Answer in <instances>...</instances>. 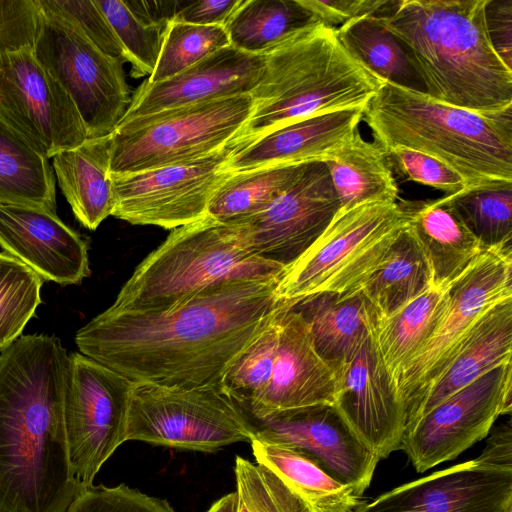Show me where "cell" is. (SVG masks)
<instances>
[{"instance_id":"6da1fadb","label":"cell","mask_w":512,"mask_h":512,"mask_svg":"<svg viewBox=\"0 0 512 512\" xmlns=\"http://www.w3.org/2000/svg\"><path fill=\"white\" fill-rule=\"evenodd\" d=\"M278 278L225 280L165 311L108 307L78 330L75 343L133 382L220 385L236 357L294 305L276 297Z\"/></svg>"},{"instance_id":"7a4b0ae2","label":"cell","mask_w":512,"mask_h":512,"mask_svg":"<svg viewBox=\"0 0 512 512\" xmlns=\"http://www.w3.org/2000/svg\"><path fill=\"white\" fill-rule=\"evenodd\" d=\"M68 369L55 335L21 336L0 351V512H66L85 489L69 462Z\"/></svg>"},{"instance_id":"3957f363","label":"cell","mask_w":512,"mask_h":512,"mask_svg":"<svg viewBox=\"0 0 512 512\" xmlns=\"http://www.w3.org/2000/svg\"><path fill=\"white\" fill-rule=\"evenodd\" d=\"M487 0H400L380 18L432 99L479 113L512 109V68L496 52Z\"/></svg>"},{"instance_id":"277c9868","label":"cell","mask_w":512,"mask_h":512,"mask_svg":"<svg viewBox=\"0 0 512 512\" xmlns=\"http://www.w3.org/2000/svg\"><path fill=\"white\" fill-rule=\"evenodd\" d=\"M264 55L251 115L229 143L234 151L299 119L365 108L384 84L347 50L336 28L317 20Z\"/></svg>"},{"instance_id":"5b68a950","label":"cell","mask_w":512,"mask_h":512,"mask_svg":"<svg viewBox=\"0 0 512 512\" xmlns=\"http://www.w3.org/2000/svg\"><path fill=\"white\" fill-rule=\"evenodd\" d=\"M363 120L384 152L406 147L455 170L467 189L512 183V109L479 113L384 82Z\"/></svg>"},{"instance_id":"8992f818","label":"cell","mask_w":512,"mask_h":512,"mask_svg":"<svg viewBox=\"0 0 512 512\" xmlns=\"http://www.w3.org/2000/svg\"><path fill=\"white\" fill-rule=\"evenodd\" d=\"M283 269L251 250L241 225L206 215L173 229L136 267L109 308L165 311L225 280L274 278Z\"/></svg>"},{"instance_id":"52a82bcc","label":"cell","mask_w":512,"mask_h":512,"mask_svg":"<svg viewBox=\"0 0 512 512\" xmlns=\"http://www.w3.org/2000/svg\"><path fill=\"white\" fill-rule=\"evenodd\" d=\"M405 226L397 202H371L336 214L318 239L282 270L276 297L295 304L323 293L356 292L383 263Z\"/></svg>"},{"instance_id":"ba28073f","label":"cell","mask_w":512,"mask_h":512,"mask_svg":"<svg viewBox=\"0 0 512 512\" xmlns=\"http://www.w3.org/2000/svg\"><path fill=\"white\" fill-rule=\"evenodd\" d=\"M252 108V97L245 94L120 123L112 134L110 173H136L215 153L239 133Z\"/></svg>"},{"instance_id":"9c48e42d","label":"cell","mask_w":512,"mask_h":512,"mask_svg":"<svg viewBox=\"0 0 512 512\" xmlns=\"http://www.w3.org/2000/svg\"><path fill=\"white\" fill-rule=\"evenodd\" d=\"M252 437L248 417L221 385L133 383L126 441L211 453Z\"/></svg>"},{"instance_id":"30bf717a","label":"cell","mask_w":512,"mask_h":512,"mask_svg":"<svg viewBox=\"0 0 512 512\" xmlns=\"http://www.w3.org/2000/svg\"><path fill=\"white\" fill-rule=\"evenodd\" d=\"M38 3L35 57L71 97L88 138L113 134L131 102L124 62L102 52L74 24Z\"/></svg>"},{"instance_id":"8fae6325","label":"cell","mask_w":512,"mask_h":512,"mask_svg":"<svg viewBox=\"0 0 512 512\" xmlns=\"http://www.w3.org/2000/svg\"><path fill=\"white\" fill-rule=\"evenodd\" d=\"M133 383L81 353L69 355L64 425L71 471L85 489L126 441Z\"/></svg>"},{"instance_id":"7c38bea8","label":"cell","mask_w":512,"mask_h":512,"mask_svg":"<svg viewBox=\"0 0 512 512\" xmlns=\"http://www.w3.org/2000/svg\"><path fill=\"white\" fill-rule=\"evenodd\" d=\"M508 299H512L511 247L483 250L452 285L440 322L394 380L406 420L475 322L488 309Z\"/></svg>"},{"instance_id":"4fadbf2b","label":"cell","mask_w":512,"mask_h":512,"mask_svg":"<svg viewBox=\"0 0 512 512\" xmlns=\"http://www.w3.org/2000/svg\"><path fill=\"white\" fill-rule=\"evenodd\" d=\"M227 144L208 156L130 174H111L112 216L134 225L175 229L207 215L209 202L231 175Z\"/></svg>"},{"instance_id":"5bb4252c","label":"cell","mask_w":512,"mask_h":512,"mask_svg":"<svg viewBox=\"0 0 512 512\" xmlns=\"http://www.w3.org/2000/svg\"><path fill=\"white\" fill-rule=\"evenodd\" d=\"M512 362L455 392L405 429L401 447L417 472L458 457L512 410Z\"/></svg>"},{"instance_id":"9a60e30c","label":"cell","mask_w":512,"mask_h":512,"mask_svg":"<svg viewBox=\"0 0 512 512\" xmlns=\"http://www.w3.org/2000/svg\"><path fill=\"white\" fill-rule=\"evenodd\" d=\"M0 117L48 159L88 138L71 97L33 48L0 54Z\"/></svg>"},{"instance_id":"2e32d148","label":"cell","mask_w":512,"mask_h":512,"mask_svg":"<svg viewBox=\"0 0 512 512\" xmlns=\"http://www.w3.org/2000/svg\"><path fill=\"white\" fill-rule=\"evenodd\" d=\"M338 210L325 162L312 161L266 209L239 225L258 257L285 268L318 239Z\"/></svg>"},{"instance_id":"e0dca14e","label":"cell","mask_w":512,"mask_h":512,"mask_svg":"<svg viewBox=\"0 0 512 512\" xmlns=\"http://www.w3.org/2000/svg\"><path fill=\"white\" fill-rule=\"evenodd\" d=\"M333 406L353 433L381 460L401 447L406 413L373 333L335 371Z\"/></svg>"},{"instance_id":"ac0fdd59","label":"cell","mask_w":512,"mask_h":512,"mask_svg":"<svg viewBox=\"0 0 512 512\" xmlns=\"http://www.w3.org/2000/svg\"><path fill=\"white\" fill-rule=\"evenodd\" d=\"M248 419L254 438L303 450L334 479L362 494L369 487L380 459L353 433L333 405H312Z\"/></svg>"},{"instance_id":"d6986e66","label":"cell","mask_w":512,"mask_h":512,"mask_svg":"<svg viewBox=\"0 0 512 512\" xmlns=\"http://www.w3.org/2000/svg\"><path fill=\"white\" fill-rule=\"evenodd\" d=\"M355 512H512V469L476 458L396 487Z\"/></svg>"},{"instance_id":"ffe728a7","label":"cell","mask_w":512,"mask_h":512,"mask_svg":"<svg viewBox=\"0 0 512 512\" xmlns=\"http://www.w3.org/2000/svg\"><path fill=\"white\" fill-rule=\"evenodd\" d=\"M265 55L229 45L160 82L144 80L120 123L178 107L250 94L262 79ZM119 123V124H120Z\"/></svg>"},{"instance_id":"44dd1931","label":"cell","mask_w":512,"mask_h":512,"mask_svg":"<svg viewBox=\"0 0 512 512\" xmlns=\"http://www.w3.org/2000/svg\"><path fill=\"white\" fill-rule=\"evenodd\" d=\"M0 247L44 281L74 285L90 275L87 242L41 208L0 203Z\"/></svg>"},{"instance_id":"7402d4cb","label":"cell","mask_w":512,"mask_h":512,"mask_svg":"<svg viewBox=\"0 0 512 512\" xmlns=\"http://www.w3.org/2000/svg\"><path fill=\"white\" fill-rule=\"evenodd\" d=\"M334 395V371L317 354L302 317L288 308L281 317L270 381L246 416L259 419L289 409L333 405Z\"/></svg>"},{"instance_id":"603a6c76","label":"cell","mask_w":512,"mask_h":512,"mask_svg":"<svg viewBox=\"0 0 512 512\" xmlns=\"http://www.w3.org/2000/svg\"><path fill=\"white\" fill-rule=\"evenodd\" d=\"M364 108L309 116L267 132L233 151L228 169L240 172L274 164L327 161L359 132Z\"/></svg>"},{"instance_id":"cb8c5ba5","label":"cell","mask_w":512,"mask_h":512,"mask_svg":"<svg viewBox=\"0 0 512 512\" xmlns=\"http://www.w3.org/2000/svg\"><path fill=\"white\" fill-rule=\"evenodd\" d=\"M511 356L512 299H508L488 309L471 327L408 414L405 429L486 372L511 362Z\"/></svg>"},{"instance_id":"d4e9b609","label":"cell","mask_w":512,"mask_h":512,"mask_svg":"<svg viewBox=\"0 0 512 512\" xmlns=\"http://www.w3.org/2000/svg\"><path fill=\"white\" fill-rule=\"evenodd\" d=\"M406 226L420 245L430 268L431 284L451 287L485 249L460 220L445 196L431 201L399 203Z\"/></svg>"},{"instance_id":"484cf974","label":"cell","mask_w":512,"mask_h":512,"mask_svg":"<svg viewBox=\"0 0 512 512\" xmlns=\"http://www.w3.org/2000/svg\"><path fill=\"white\" fill-rule=\"evenodd\" d=\"M307 325L313 346L335 371L357 352L380 319L371 302L361 293H323L292 306Z\"/></svg>"},{"instance_id":"4316f807","label":"cell","mask_w":512,"mask_h":512,"mask_svg":"<svg viewBox=\"0 0 512 512\" xmlns=\"http://www.w3.org/2000/svg\"><path fill=\"white\" fill-rule=\"evenodd\" d=\"M112 134L87 138L52 157L58 185L82 226L95 230L112 215L116 194L110 173Z\"/></svg>"},{"instance_id":"83f0119b","label":"cell","mask_w":512,"mask_h":512,"mask_svg":"<svg viewBox=\"0 0 512 512\" xmlns=\"http://www.w3.org/2000/svg\"><path fill=\"white\" fill-rule=\"evenodd\" d=\"M250 444L256 462L272 471L309 512H355L365 502L362 493L334 479L303 450L254 437Z\"/></svg>"},{"instance_id":"f1b7e54d","label":"cell","mask_w":512,"mask_h":512,"mask_svg":"<svg viewBox=\"0 0 512 512\" xmlns=\"http://www.w3.org/2000/svg\"><path fill=\"white\" fill-rule=\"evenodd\" d=\"M325 164L339 202L337 214L366 203L396 202L398 185L384 151L359 132Z\"/></svg>"},{"instance_id":"f546056e","label":"cell","mask_w":512,"mask_h":512,"mask_svg":"<svg viewBox=\"0 0 512 512\" xmlns=\"http://www.w3.org/2000/svg\"><path fill=\"white\" fill-rule=\"evenodd\" d=\"M451 287L431 285L388 317L379 319L372 333L393 380L440 322L448 306Z\"/></svg>"},{"instance_id":"4dcf8cb0","label":"cell","mask_w":512,"mask_h":512,"mask_svg":"<svg viewBox=\"0 0 512 512\" xmlns=\"http://www.w3.org/2000/svg\"><path fill=\"white\" fill-rule=\"evenodd\" d=\"M55 186L49 159L0 117V203L56 213Z\"/></svg>"},{"instance_id":"1f68e13d","label":"cell","mask_w":512,"mask_h":512,"mask_svg":"<svg viewBox=\"0 0 512 512\" xmlns=\"http://www.w3.org/2000/svg\"><path fill=\"white\" fill-rule=\"evenodd\" d=\"M431 285L427 259L416 238L405 226L383 263L356 292H361L371 302L382 319Z\"/></svg>"},{"instance_id":"d6a6232c","label":"cell","mask_w":512,"mask_h":512,"mask_svg":"<svg viewBox=\"0 0 512 512\" xmlns=\"http://www.w3.org/2000/svg\"><path fill=\"white\" fill-rule=\"evenodd\" d=\"M305 164H274L232 172L211 198L207 215L226 224L247 221L289 188Z\"/></svg>"},{"instance_id":"836d02e7","label":"cell","mask_w":512,"mask_h":512,"mask_svg":"<svg viewBox=\"0 0 512 512\" xmlns=\"http://www.w3.org/2000/svg\"><path fill=\"white\" fill-rule=\"evenodd\" d=\"M313 21L300 0H242L224 28L230 45L247 53L265 54Z\"/></svg>"},{"instance_id":"e575fe53","label":"cell","mask_w":512,"mask_h":512,"mask_svg":"<svg viewBox=\"0 0 512 512\" xmlns=\"http://www.w3.org/2000/svg\"><path fill=\"white\" fill-rule=\"evenodd\" d=\"M336 30L347 50L384 82L425 93L424 85L403 47L380 18L358 17Z\"/></svg>"},{"instance_id":"d590c367","label":"cell","mask_w":512,"mask_h":512,"mask_svg":"<svg viewBox=\"0 0 512 512\" xmlns=\"http://www.w3.org/2000/svg\"><path fill=\"white\" fill-rule=\"evenodd\" d=\"M445 198L483 249L511 247L512 183L465 189Z\"/></svg>"},{"instance_id":"8d00e7d4","label":"cell","mask_w":512,"mask_h":512,"mask_svg":"<svg viewBox=\"0 0 512 512\" xmlns=\"http://www.w3.org/2000/svg\"><path fill=\"white\" fill-rule=\"evenodd\" d=\"M288 308L280 312L236 357L222 377L220 385L223 391L244 413L257 404L268 386L277 350L281 317Z\"/></svg>"},{"instance_id":"74e56055","label":"cell","mask_w":512,"mask_h":512,"mask_svg":"<svg viewBox=\"0 0 512 512\" xmlns=\"http://www.w3.org/2000/svg\"><path fill=\"white\" fill-rule=\"evenodd\" d=\"M43 282L24 263L0 252V351L19 338L34 316Z\"/></svg>"},{"instance_id":"f35d334b","label":"cell","mask_w":512,"mask_h":512,"mask_svg":"<svg viewBox=\"0 0 512 512\" xmlns=\"http://www.w3.org/2000/svg\"><path fill=\"white\" fill-rule=\"evenodd\" d=\"M230 45L223 26H205L170 21L163 32L162 45L150 83L168 79L209 54Z\"/></svg>"},{"instance_id":"ab89813d","label":"cell","mask_w":512,"mask_h":512,"mask_svg":"<svg viewBox=\"0 0 512 512\" xmlns=\"http://www.w3.org/2000/svg\"><path fill=\"white\" fill-rule=\"evenodd\" d=\"M121 42L135 78L150 76L159 58L165 27L148 24L123 1L96 0Z\"/></svg>"},{"instance_id":"60d3db41","label":"cell","mask_w":512,"mask_h":512,"mask_svg":"<svg viewBox=\"0 0 512 512\" xmlns=\"http://www.w3.org/2000/svg\"><path fill=\"white\" fill-rule=\"evenodd\" d=\"M237 512H309L306 505L268 468L236 456Z\"/></svg>"},{"instance_id":"b9f144b4","label":"cell","mask_w":512,"mask_h":512,"mask_svg":"<svg viewBox=\"0 0 512 512\" xmlns=\"http://www.w3.org/2000/svg\"><path fill=\"white\" fill-rule=\"evenodd\" d=\"M66 512H176L171 504L149 496L122 483L115 487L104 485L84 489Z\"/></svg>"},{"instance_id":"7bdbcfd3","label":"cell","mask_w":512,"mask_h":512,"mask_svg":"<svg viewBox=\"0 0 512 512\" xmlns=\"http://www.w3.org/2000/svg\"><path fill=\"white\" fill-rule=\"evenodd\" d=\"M72 24L105 54L127 62L124 48L96 0H41Z\"/></svg>"},{"instance_id":"ee69618b","label":"cell","mask_w":512,"mask_h":512,"mask_svg":"<svg viewBox=\"0 0 512 512\" xmlns=\"http://www.w3.org/2000/svg\"><path fill=\"white\" fill-rule=\"evenodd\" d=\"M387 162L404 180L441 190L446 195L467 189L464 179L438 159L406 147H394L384 152Z\"/></svg>"},{"instance_id":"f6af8a7d","label":"cell","mask_w":512,"mask_h":512,"mask_svg":"<svg viewBox=\"0 0 512 512\" xmlns=\"http://www.w3.org/2000/svg\"><path fill=\"white\" fill-rule=\"evenodd\" d=\"M40 16L38 0H0V54L33 48Z\"/></svg>"},{"instance_id":"bcb514c9","label":"cell","mask_w":512,"mask_h":512,"mask_svg":"<svg viewBox=\"0 0 512 512\" xmlns=\"http://www.w3.org/2000/svg\"><path fill=\"white\" fill-rule=\"evenodd\" d=\"M300 2L315 20L334 28L362 16L387 18L398 3L391 0H300Z\"/></svg>"},{"instance_id":"7dc6e473","label":"cell","mask_w":512,"mask_h":512,"mask_svg":"<svg viewBox=\"0 0 512 512\" xmlns=\"http://www.w3.org/2000/svg\"><path fill=\"white\" fill-rule=\"evenodd\" d=\"M242 0L182 1L172 21L205 26H225Z\"/></svg>"},{"instance_id":"c3c4849f","label":"cell","mask_w":512,"mask_h":512,"mask_svg":"<svg viewBox=\"0 0 512 512\" xmlns=\"http://www.w3.org/2000/svg\"><path fill=\"white\" fill-rule=\"evenodd\" d=\"M486 22L491 42L508 67L511 66L512 1L487 0Z\"/></svg>"},{"instance_id":"681fc988","label":"cell","mask_w":512,"mask_h":512,"mask_svg":"<svg viewBox=\"0 0 512 512\" xmlns=\"http://www.w3.org/2000/svg\"><path fill=\"white\" fill-rule=\"evenodd\" d=\"M477 459L490 465L512 469V427L510 419L491 433L484 450Z\"/></svg>"},{"instance_id":"f907efd6","label":"cell","mask_w":512,"mask_h":512,"mask_svg":"<svg viewBox=\"0 0 512 512\" xmlns=\"http://www.w3.org/2000/svg\"><path fill=\"white\" fill-rule=\"evenodd\" d=\"M128 9L139 19L148 23L165 27L172 21L182 1H123Z\"/></svg>"},{"instance_id":"816d5d0a","label":"cell","mask_w":512,"mask_h":512,"mask_svg":"<svg viewBox=\"0 0 512 512\" xmlns=\"http://www.w3.org/2000/svg\"><path fill=\"white\" fill-rule=\"evenodd\" d=\"M207 512H237L236 492L224 495L208 509Z\"/></svg>"}]
</instances>
